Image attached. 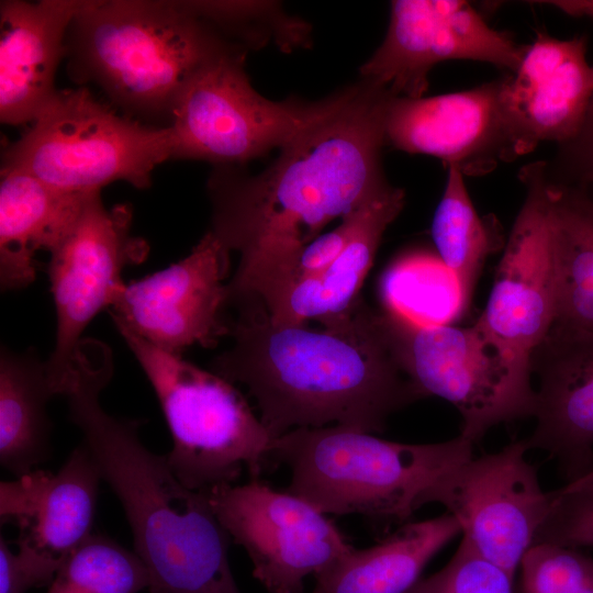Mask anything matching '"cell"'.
<instances>
[{
  "label": "cell",
  "instance_id": "6da1fadb",
  "mask_svg": "<svg viewBox=\"0 0 593 593\" xmlns=\"http://www.w3.org/2000/svg\"><path fill=\"white\" fill-rule=\"evenodd\" d=\"M361 80L334 111L280 148L262 171L214 167L210 232L239 255L228 304L259 300L333 220L391 184L382 169L385 113L393 97Z\"/></svg>",
  "mask_w": 593,
  "mask_h": 593
},
{
  "label": "cell",
  "instance_id": "7a4b0ae2",
  "mask_svg": "<svg viewBox=\"0 0 593 593\" xmlns=\"http://www.w3.org/2000/svg\"><path fill=\"white\" fill-rule=\"evenodd\" d=\"M236 307L233 344L211 371L247 388L273 439L329 424L382 433L393 413L424 399L399 368L379 312L362 300L318 327L273 323L256 300Z\"/></svg>",
  "mask_w": 593,
  "mask_h": 593
},
{
  "label": "cell",
  "instance_id": "3957f363",
  "mask_svg": "<svg viewBox=\"0 0 593 593\" xmlns=\"http://www.w3.org/2000/svg\"><path fill=\"white\" fill-rule=\"evenodd\" d=\"M113 374L111 349L86 338L79 345L64 396L104 480L130 524L150 593H240L228 562L231 536L210 495L176 477L167 456L142 443L138 419L104 411L100 394Z\"/></svg>",
  "mask_w": 593,
  "mask_h": 593
},
{
  "label": "cell",
  "instance_id": "277c9868",
  "mask_svg": "<svg viewBox=\"0 0 593 593\" xmlns=\"http://www.w3.org/2000/svg\"><path fill=\"white\" fill-rule=\"evenodd\" d=\"M238 45L181 1L90 0L66 37L70 78L98 86L123 114L169 126L195 72Z\"/></svg>",
  "mask_w": 593,
  "mask_h": 593
},
{
  "label": "cell",
  "instance_id": "5b68a950",
  "mask_svg": "<svg viewBox=\"0 0 593 593\" xmlns=\"http://www.w3.org/2000/svg\"><path fill=\"white\" fill-rule=\"evenodd\" d=\"M473 446L460 434L439 443L405 444L332 425L273 439L270 462L288 466V491L325 514L406 523L433 503L450 471L474 456Z\"/></svg>",
  "mask_w": 593,
  "mask_h": 593
},
{
  "label": "cell",
  "instance_id": "8992f818",
  "mask_svg": "<svg viewBox=\"0 0 593 593\" xmlns=\"http://www.w3.org/2000/svg\"><path fill=\"white\" fill-rule=\"evenodd\" d=\"M143 369L168 425V463L182 484L208 495L244 470L258 480L271 466L273 438L224 378L116 327Z\"/></svg>",
  "mask_w": 593,
  "mask_h": 593
},
{
  "label": "cell",
  "instance_id": "52a82bcc",
  "mask_svg": "<svg viewBox=\"0 0 593 593\" xmlns=\"http://www.w3.org/2000/svg\"><path fill=\"white\" fill-rule=\"evenodd\" d=\"M174 157L170 126L119 114L86 86L58 90L31 126L8 144L1 170H19L64 191L91 192L114 181L137 189Z\"/></svg>",
  "mask_w": 593,
  "mask_h": 593
},
{
  "label": "cell",
  "instance_id": "ba28073f",
  "mask_svg": "<svg viewBox=\"0 0 593 593\" xmlns=\"http://www.w3.org/2000/svg\"><path fill=\"white\" fill-rule=\"evenodd\" d=\"M248 49L233 45L202 66L181 92L171 118L172 159H199L214 167H242L282 148L338 108L354 85L320 101H272L251 86Z\"/></svg>",
  "mask_w": 593,
  "mask_h": 593
},
{
  "label": "cell",
  "instance_id": "9c48e42d",
  "mask_svg": "<svg viewBox=\"0 0 593 593\" xmlns=\"http://www.w3.org/2000/svg\"><path fill=\"white\" fill-rule=\"evenodd\" d=\"M379 315L401 371L424 398L454 405L463 437L475 444L499 424L533 417L532 374L510 361L477 322L422 325L384 310Z\"/></svg>",
  "mask_w": 593,
  "mask_h": 593
},
{
  "label": "cell",
  "instance_id": "30bf717a",
  "mask_svg": "<svg viewBox=\"0 0 593 593\" xmlns=\"http://www.w3.org/2000/svg\"><path fill=\"white\" fill-rule=\"evenodd\" d=\"M131 228L132 208L119 204L108 209L101 191H93L48 251L56 336L45 362L57 395L66 391L85 329L102 309L112 306L125 284L123 270L146 258L147 243L133 236Z\"/></svg>",
  "mask_w": 593,
  "mask_h": 593
},
{
  "label": "cell",
  "instance_id": "8fae6325",
  "mask_svg": "<svg viewBox=\"0 0 593 593\" xmlns=\"http://www.w3.org/2000/svg\"><path fill=\"white\" fill-rule=\"evenodd\" d=\"M210 500L269 593H302L307 575L317 577L354 550L327 514L259 480L221 488Z\"/></svg>",
  "mask_w": 593,
  "mask_h": 593
},
{
  "label": "cell",
  "instance_id": "7c38bea8",
  "mask_svg": "<svg viewBox=\"0 0 593 593\" xmlns=\"http://www.w3.org/2000/svg\"><path fill=\"white\" fill-rule=\"evenodd\" d=\"M526 188L497 265L486 305L477 323L524 372L550 332L557 309V267L547 203V163L524 166Z\"/></svg>",
  "mask_w": 593,
  "mask_h": 593
},
{
  "label": "cell",
  "instance_id": "4fadbf2b",
  "mask_svg": "<svg viewBox=\"0 0 593 593\" xmlns=\"http://www.w3.org/2000/svg\"><path fill=\"white\" fill-rule=\"evenodd\" d=\"M528 450L521 439L472 456L444 478L433 496L456 518L473 550L514 579L549 507V492L526 460Z\"/></svg>",
  "mask_w": 593,
  "mask_h": 593
},
{
  "label": "cell",
  "instance_id": "5bb4252c",
  "mask_svg": "<svg viewBox=\"0 0 593 593\" xmlns=\"http://www.w3.org/2000/svg\"><path fill=\"white\" fill-rule=\"evenodd\" d=\"M525 48L510 33L491 27L468 1L395 0L385 37L360 74L396 97L416 99L438 63L469 59L513 72Z\"/></svg>",
  "mask_w": 593,
  "mask_h": 593
},
{
  "label": "cell",
  "instance_id": "9a60e30c",
  "mask_svg": "<svg viewBox=\"0 0 593 593\" xmlns=\"http://www.w3.org/2000/svg\"><path fill=\"white\" fill-rule=\"evenodd\" d=\"M230 251L208 231L181 260L125 283L110 312L116 327L166 353L181 356L193 345L214 347L228 336Z\"/></svg>",
  "mask_w": 593,
  "mask_h": 593
},
{
  "label": "cell",
  "instance_id": "2e32d148",
  "mask_svg": "<svg viewBox=\"0 0 593 593\" xmlns=\"http://www.w3.org/2000/svg\"><path fill=\"white\" fill-rule=\"evenodd\" d=\"M392 147L443 159L463 176H481L517 158L501 103V78L434 97L393 96L385 113Z\"/></svg>",
  "mask_w": 593,
  "mask_h": 593
},
{
  "label": "cell",
  "instance_id": "e0dca14e",
  "mask_svg": "<svg viewBox=\"0 0 593 593\" xmlns=\"http://www.w3.org/2000/svg\"><path fill=\"white\" fill-rule=\"evenodd\" d=\"M585 36L560 40L538 32L517 68L501 78V103L517 157L539 143L559 145L580 131L593 99Z\"/></svg>",
  "mask_w": 593,
  "mask_h": 593
},
{
  "label": "cell",
  "instance_id": "ac0fdd59",
  "mask_svg": "<svg viewBox=\"0 0 593 593\" xmlns=\"http://www.w3.org/2000/svg\"><path fill=\"white\" fill-rule=\"evenodd\" d=\"M535 427L528 449L546 451L567 482L593 467V334L550 331L530 359Z\"/></svg>",
  "mask_w": 593,
  "mask_h": 593
},
{
  "label": "cell",
  "instance_id": "d6986e66",
  "mask_svg": "<svg viewBox=\"0 0 593 593\" xmlns=\"http://www.w3.org/2000/svg\"><path fill=\"white\" fill-rule=\"evenodd\" d=\"M90 0H4L0 4V121L32 123L58 91L72 20Z\"/></svg>",
  "mask_w": 593,
  "mask_h": 593
},
{
  "label": "cell",
  "instance_id": "ffe728a7",
  "mask_svg": "<svg viewBox=\"0 0 593 593\" xmlns=\"http://www.w3.org/2000/svg\"><path fill=\"white\" fill-rule=\"evenodd\" d=\"M403 189L390 186L369 200L358 226L342 254L322 272L309 278L265 306L277 324L323 323L355 309L388 226L403 209Z\"/></svg>",
  "mask_w": 593,
  "mask_h": 593
},
{
  "label": "cell",
  "instance_id": "44dd1931",
  "mask_svg": "<svg viewBox=\"0 0 593 593\" xmlns=\"http://www.w3.org/2000/svg\"><path fill=\"white\" fill-rule=\"evenodd\" d=\"M89 193L64 191L23 171L1 170L2 290L23 289L34 281L35 254L38 250L49 251L58 243Z\"/></svg>",
  "mask_w": 593,
  "mask_h": 593
},
{
  "label": "cell",
  "instance_id": "7402d4cb",
  "mask_svg": "<svg viewBox=\"0 0 593 593\" xmlns=\"http://www.w3.org/2000/svg\"><path fill=\"white\" fill-rule=\"evenodd\" d=\"M459 534L449 513L406 523L372 547L354 548L315 577L316 585L324 593H407L428 562Z\"/></svg>",
  "mask_w": 593,
  "mask_h": 593
},
{
  "label": "cell",
  "instance_id": "603a6c76",
  "mask_svg": "<svg viewBox=\"0 0 593 593\" xmlns=\"http://www.w3.org/2000/svg\"><path fill=\"white\" fill-rule=\"evenodd\" d=\"M557 267V309L550 331L593 334V197L547 178Z\"/></svg>",
  "mask_w": 593,
  "mask_h": 593
},
{
  "label": "cell",
  "instance_id": "cb8c5ba5",
  "mask_svg": "<svg viewBox=\"0 0 593 593\" xmlns=\"http://www.w3.org/2000/svg\"><path fill=\"white\" fill-rule=\"evenodd\" d=\"M57 395L46 362L8 347L0 355V463L16 478L52 456L47 403Z\"/></svg>",
  "mask_w": 593,
  "mask_h": 593
},
{
  "label": "cell",
  "instance_id": "d4e9b609",
  "mask_svg": "<svg viewBox=\"0 0 593 593\" xmlns=\"http://www.w3.org/2000/svg\"><path fill=\"white\" fill-rule=\"evenodd\" d=\"M101 480L98 465L82 441L56 473L43 471L29 526L31 542L63 557L89 537Z\"/></svg>",
  "mask_w": 593,
  "mask_h": 593
},
{
  "label": "cell",
  "instance_id": "484cf974",
  "mask_svg": "<svg viewBox=\"0 0 593 593\" xmlns=\"http://www.w3.org/2000/svg\"><path fill=\"white\" fill-rule=\"evenodd\" d=\"M447 167L430 233L436 255L454 275L469 310L484 262L504 246V238L496 219L475 210L463 174L456 166Z\"/></svg>",
  "mask_w": 593,
  "mask_h": 593
},
{
  "label": "cell",
  "instance_id": "4316f807",
  "mask_svg": "<svg viewBox=\"0 0 593 593\" xmlns=\"http://www.w3.org/2000/svg\"><path fill=\"white\" fill-rule=\"evenodd\" d=\"M382 310L422 325L456 324L468 313L454 275L437 255L406 254L379 281Z\"/></svg>",
  "mask_w": 593,
  "mask_h": 593
},
{
  "label": "cell",
  "instance_id": "83f0119b",
  "mask_svg": "<svg viewBox=\"0 0 593 593\" xmlns=\"http://www.w3.org/2000/svg\"><path fill=\"white\" fill-rule=\"evenodd\" d=\"M148 586V571L136 552L91 534L65 556L46 593H137Z\"/></svg>",
  "mask_w": 593,
  "mask_h": 593
},
{
  "label": "cell",
  "instance_id": "f1b7e54d",
  "mask_svg": "<svg viewBox=\"0 0 593 593\" xmlns=\"http://www.w3.org/2000/svg\"><path fill=\"white\" fill-rule=\"evenodd\" d=\"M183 7L226 40L246 49L272 37L283 48L303 45L306 24L284 14L280 5L262 1H181Z\"/></svg>",
  "mask_w": 593,
  "mask_h": 593
},
{
  "label": "cell",
  "instance_id": "f546056e",
  "mask_svg": "<svg viewBox=\"0 0 593 593\" xmlns=\"http://www.w3.org/2000/svg\"><path fill=\"white\" fill-rule=\"evenodd\" d=\"M518 571L521 593H593V557L579 548L534 545Z\"/></svg>",
  "mask_w": 593,
  "mask_h": 593
},
{
  "label": "cell",
  "instance_id": "4dcf8cb0",
  "mask_svg": "<svg viewBox=\"0 0 593 593\" xmlns=\"http://www.w3.org/2000/svg\"><path fill=\"white\" fill-rule=\"evenodd\" d=\"M593 548V467L549 491V507L535 544Z\"/></svg>",
  "mask_w": 593,
  "mask_h": 593
},
{
  "label": "cell",
  "instance_id": "1f68e13d",
  "mask_svg": "<svg viewBox=\"0 0 593 593\" xmlns=\"http://www.w3.org/2000/svg\"><path fill=\"white\" fill-rule=\"evenodd\" d=\"M514 580L461 538L448 563L407 593H513Z\"/></svg>",
  "mask_w": 593,
  "mask_h": 593
},
{
  "label": "cell",
  "instance_id": "d6a6232c",
  "mask_svg": "<svg viewBox=\"0 0 593 593\" xmlns=\"http://www.w3.org/2000/svg\"><path fill=\"white\" fill-rule=\"evenodd\" d=\"M363 205L343 217L340 224L331 232L318 235L307 244L291 267L258 301L264 306H267L298 283L326 269L351 239L358 226Z\"/></svg>",
  "mask_w": 593,
  "mask_h": 593
},
{
  "label": "cell",
  "instance_id": "836d02e7",
  "mask_svg": "<svg viewBox=\"0 0 593 593\" xmlns=\"http://www.w3.org/2000/svg\"><path fill=\"white\" fill-rule=\"evenodd\" d=\"M18 546V552H13L3 536L0 537V593H25L51 584L65 556L38 549L27 536H21Z\"/></svg>",
  "mask_w": 593,
  "mask_h": 593
},
{
  "label": "cell",
  "instance_id": "e575fe53",
  "mask_svg": "<svg viewBox=\"0 0 593 593\" xmlns=\"http://www.w3.org/2000/svg\"><path fill=\"white\" fill-rule=\"evenodd\" d=\"M558 158L573 182L580 184L577 188L593 195V99L580 131L571 141L561 144Z\"/></svg>",
  "mask_w": 593,
  "mask_h": 593
},
{
  "label": "cell",
  "instance_id": "d590c367",
  "mask_svg": "<svg viewBox=\"0 0 593 593\" xmlns=\"http://www.w3.org/2000/svg\"><path fill=\"white\" fill-rule=\"evenodd\" d=\"M538 3L549 4L572 16L593 19V0H553Z\"/></svg>",
  "mask_w": 593,
  "mask_h": 593
},
{
  "label": "cell",
  "instance_id": "8d00e7d4",
  "mask_svg": "<svg viewBox=\"0 0 593 593\" xmlns=\"http://www.w3.org/2000/svg\"><path fill=\"white\" fill-rule=\"evenodd\" d=\"M313 593H324V592L316 585Z\"/></svg>",
  "mask_w": 593,
  "mask_h": 593
}]
</instances>
